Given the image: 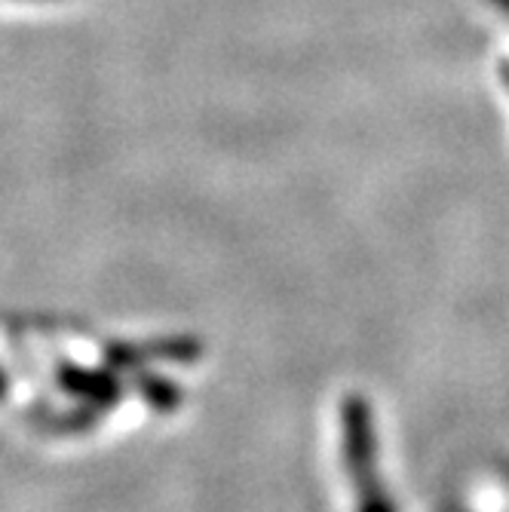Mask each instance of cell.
<instances>
[{
	"mask_svg": "<svg viewBox=\"0 0 509 512\" xmlns=\"http://www.w3.org/2000/svg\"><path fill=\"white\" fill-rule=\"evenodd\" d=\"M4 390H7V381H4V378H0V396H4Z\"/></svg>",
	"mask_w": 509,
	"mask_h": 512,
	"instance_id": "obj_3",
	"label": "cell"
},
{
	"mask_svg": "<svg viewBox=\"0 0 509 512\" xmlns=\"http://www.w3.org/2000/svg\"><path fill=\"white\" fill-rule=\"evenodd\" d=\"M341 436H344V460L347 473L356 485V512H396L387 488L378 479V448H375V424L372 408L365 399L350 396L341 408Z\"/></svg>",
	"mask_w": 509,
	"mask_h": 512,
	"instance_id": "obj_1",
	"label": "cell"
},
{
	"mask_svg": "<svg viewBox=\"0 0 509 512\" xmlns=\"http://www.w3.org/2000/svg\"><path fill=\"white\" fill-rule=\"evenodd\" d=\"M62 384L77 393L80 399H92L99 405H111L117 399V381L108 371H83V368H68L62 371Z\"/></svg>",
	"mask_w": 509,
	"mask_h": 512,
	"instance_id": "obj_2",
	"label": "cell"
}]
</instances>
